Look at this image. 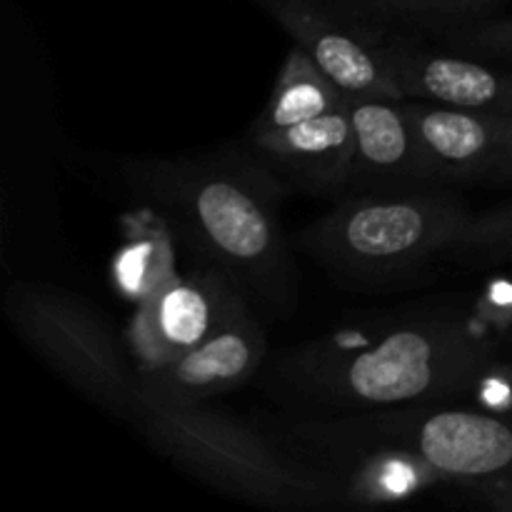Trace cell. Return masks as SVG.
<instances>
[{"label": "cell", "instance_id": "1", "mask_svg": "<svg viewBox=\"0 0 512 512\" xmlns=\"http://www.w3.org/2000/svg\"><path fill=\"white\" fill-rule=\"evenodd\" d=\"M473 218L455 200L420 190L355 198L315 230L318 250L350 273H395L448 245H460Z\"/></svg>", "mask_w": 512, "mask_h": 512}, {"label": "cell", "instance_id": "2", "mask_svg": "<svg viewBox=\"0 0 512 512\" xmlns=\"http://www.w3.org/2000/svg\"><path fill=\"white\" fill-rule=\"evenodd\" d=\"M478 358L458 330L400 328L333 363L325 378L330 388L360 403L398 405L443 393L460 383Z\"/></svg>", "mask_w": 512, "mask_h": 512}, {"label": "cell", "instance_id": "3", "mask_svg": "<svg viewBox=\"0 0 512 512\" xmlns=\"http://www.w3.org/2000/svg\"><path fill=\"white\" fill-rule=\"evenodd\" d=\"M183 193L200 238L218 258L253 275L278 263L280 240L273 220L238 180L200 173Z\"/></svg>", "mask_w": 512, "mask_h": 512}, {"label": "cell", "instance_id": "4", "mask_svg": "<svg viewBox=\"0 0 512 512\" xmlns=\"http://www.w3.org/2000/svg\"><path fill=\"white\" fill-rule=\"evenodd\" d=\"M430 175L512 173V118L450 105L405 108Z\"/></svg>", "mask_w": 512, "mask_h": 512}, {"label": "cell", "instance_id": "5", "mask_svg": "<svg viewBox=\"0 0 512 512\" xmlns=\"http://www.w3.org/2000/svg\"><path fill=\"white\" fill-rule=\"evenodd\" d=\"M270 5L280 23L295 35L300 50L340 93L348 98H395L403 93L393 65L318 8L305 0H270Z\"/></svg>", "mask_w": 512, "mask_h": 512}, {"label": "cell", "instance_id": "6", "mask_svg": "<svg viewBox=\"0 0 512 512\" xmlns=\"http://www.w3.org/2000/svg\"><path fill=\"white\" fill-rule=\"evenodd\" d=\"M418 453L448 478H495L512 470V425L475 410H443L418 428Z\"/></svg>", "mask_w": 512, "mask_h": 512}, {"label": "cell", "instance_id": "7", "mask_svg": "<svg viewBox=\"0 0 512 512\" xmlns=\"http://www.w3.org/2000/svg\"><path fill=\"white\" fill-rule=\"evenodd\" d=\"M223 293V290H220ZM208 285L165 280L148 298L138 320V338L155 363H168L203 343L220 325L238 318L235 305Z\"/></svg>", "mask_w": 512, "mask_h": 512}, {"label": "cell", "instance_id": "8", "mask_svg": "<svg viewBox=\"0 0 512 512\" xmlns=\"http://www.w3.org/2000/svg\"><path fill=\"white\" fill-rule=\"evenodd\" d=\"M160 433L175 450L195 458L203 468L235 478L243 488L273 493H283L285 488L300 490L298 480L290 478L258 443L235 430H223L213 420L175 413L160 420Z\"/></svg>", "mask_w": 512, "mask_h": 512}, {"label": "cell", "instance_id": "9", "mask_svg": "<svg viewBox=\"0 0 512 512\" xmlns=\"http://www.w3.org/2000/svg\"><path fill=\"white\" fill-rule=\"evenodd\" d=\"M260 358V335L238 315L203 343L160 365V390L173 400L215 395L248 378Z\"/></svg>", "mask_w": 512, "mask_h": 512}, {"label": "cell", "instance_id": "10", "mask_svg": "<svg viewBox=\"0 0 512 512\" xmlns=\"http://www.w3.org/2000/svg\"><path fill=\"white\" fill-rule=\"evenodd\" d=\"M353 123V173L375 178H423L430 175L405 108L388 98H350Z\"/></svg>", "mask_w": 512, "mask_h": 512}, {"label": "cell", "instance_id": "11", "mask_svg": "<svg viewBox=\"0 0 512 512\" xmlns=\"http://www.w3.org/2000/svg\"><path fill=\"white\" fill-rule=\"evenodd\" d=\"M403 93L423 95L440 105L512 118V75H498L463 58H410L395 68Z\"/></svg>", "mask_w": 512, "mask_h": 512}, {"label": "cell", "instance_id": "12", "mask_svg": "<svg viewBox=\"0 0 512 512\" xmlns=\"http://www.w3.org/2000/svg\"><path fill=\"white\" fill-rule=\"evenodd\" d=\"M258 145L275 160L315 180H343L353 173L350 100L318 118L278 130H260Z\"/></svg>", "mask_w": 512, "mask_h": 512}, {"label": "cell", "instance_id": "13", "mask_svg": "<svg viewBox=\"0 0 512 512\" xmlns=\"http://www.w3.org/2000/svg\"><path fill=\"white\" fill-rule=\"evenodd\" d=\"M348 95L340 93L318 68L313 60L298 50L280 78L278 90L270 100L265 118L260 120V130H278L303 120L318 118L348 103Z\"/></svg>", "mask_w": 512, "mask_h": 512}, {"label": "cell", "instance_id": "14", "mask_svg": "<svg viewBox=\"0 0 512 512\" xmlns=\"http://www.w3.org/2000/svg\"><path fill=\"white\" fill-rule=\"evenodd\" d=\"M460 248L495 258H512V208L473 220L460 240Z\"/></svg>", "mask_w": 512, "mask_h": 512}, {"label": "cell", "instance_id": "15", "mask_svg": "<svg viewBox=\"0 0 512 512\" xmlns=\"http://www.w3.org/2000/svg\"><path fill=\"white\" fill-rule=\"evenodd\" d=\"M373 10H400V13H465L480 8L485 0H350Z\"/></svg>", "mask_w": 512, "mask_h": 512}, {"label": "cell", "instance_id": "16", "mask_svg": "<svg viewBox=\"0 0 512 512\" xmlns=\"http://www.w3.org/2000/svg\"><path fill=\"white\" fill-rule=\"evenodd\" d=\"M493 503L498 505V508H505V510H512V478L508 480H500V483L493 485Z\"/></svg>", "mask_w": 512, "mask_h": 512}, {"label": "cell", "instance_id": "17", "mask_svg": "<svg viewBox=\"0 0 512 512\" xmlns=\"http://www.w3.org/2000/svg\"><path fill=\"white\" fill-rule=\"evenodd\" d=\"M493 38L498 40V43H505V45H510L512 48V23H508V25H503V28H498L493 33Z\"/></svg>", "mask_w": 512, "mask_h": 512}]
</instances>
